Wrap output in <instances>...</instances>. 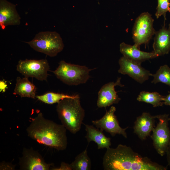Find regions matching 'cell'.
Instances as JSON below:
<instances>
[{
  "label": "cell",
  "mask_w": 170,
  "mask_h": 170,
  "mask_svg": "<svg viewBox=\"0 0 170 170\" xmlns=\"http://www.w3.org/2000/svg\"><path fill=\"white\" fill-rule=\"evenodd\" d=\"M102 165L105 170H166L167 167L153 162L134 152L129 146L119 144L109 147L104 154Z\"/></svg>",
  "instance_id": "obj_1"
},
{
  "label": "cell",
  "mask_w": 170,
  "mask_h": 170,
  "mask_svg": "<svg viewBox=\"0 0 170 170\" xmlns=\"http://www.w3.org/2000/svg\"><path fill=\"white\" fill-rule=\"evenodd\" d=\"M66 130L62 124L46 119L39 112L32 119L26 131L28 136L39 144L63 150L68 144Z\"/></svg>",
  "instance_id": "obj_2"
},
{
  "label": "cell",
  "mask_w": 170,
  "mask_h": 170,
  "mask_svg": "<svg viewBox=\"0 0 170 170\" xmlns=\"http://www.w3.org/2000/svg\"><path fill=\"white\" fill-rule=\"evenodd\" d=\"M56 111L62 124L71 133L81 129L85 116L79 95L74 98H65L57 103Z\"/></svg>",
  "instance_id": "obj_3"
},
{
  "label": "cell",
  "mask_w": 170,
  "mask_h": 170,
  "mask_svg": "<svg viewBox=\"0 0 170 170\" xmlns=\"http://www.w3.org/2000/svg\"><path fill=\"white\" fill-rule=\"evenodd\" d=\"M34 50L53 57L63 50L64 45L60 35L56 31H41L29 42H25Z\"/></svg>",
  "instance_id": "obj_4"
},
{
  "label": "cell",
  "mask_w": 170,
  "mask_h": 170,
  "mask_svg": "<svg viewBox=\"0 0 170 170\" xmlns=\"http://www.w3.org/2000/svg\"><path fill=\"white\" fill-rule=\"evenodd\" d=\"M57 68L53 71L56 77L69 85H77L86 83L90 77L92 69L84 65L68 63L61 60Z\"/></svg>",
  "instance_id": "obj_5"
},
{
  "label": "cell",
  "mask_w": 170,
  "mask_h": 170,
  "mask_svg": "<svg viewBox=\"0 0 170 170\" xmlns=\"http://www.w3.org/2000/svg\"><path fill=\"white\" fill-rule=\"evenodd\" d=\"M154 21L148 12L142 13L136 19L133 28L132 38L134 44L138 48L142 44L148 43L155 34Z\"/></svg>",
  "instance_id": "obj_6"
},
{
  "label": "cell",
  "mask_w": 170,
  "mask_h": 170,
  "mask_svg": "<svg viewBox=\"0 0 170 170\" xmlns=\"http://www.w3.org/2000/svg\"><path fill=\"white\" fill-rule=\"evenodd\" d=\"M158 122L152 130L151 137L153 146L157 153L163 156L170 143V130L168 126L169 115L166 114L156 115Z\"/></svg>",
  "instance_id": "obj_7"
},
{
  "label": "cell",
  "mask_w": 170,
  "mask_h": 170,
  "mask_svg": "<svg viewBox=\"0 0 170 170\" xmlns=\"http://www.w3.org/2000/svg\"><path fill=\"white\" fill-rule=\"evenodd\" d=\"M49 66L46 59L20 60L16 70L25 77H32L40 81L47 80Z\"/></svg>",
  "instance_id": "obj_8"
},
{
  "label": "cell",
  "mask_w": 170,
  "mask_h": 170,
  "mask_svg": "<svg viewBox=\"0 0 170 170\" xmlns=\"http://www.w3.org/2000/svg\"><path fill=\"white\" fill-rule=\"evenodd\" d=\"M19 164L22 170H48L53 165L47 163L40 153L32 147L23 148Z\"/></svg>",
  "instance_id": "obj_9"
},
{
  "label": "cell",
  "mask_w": 170,
  "mask_h": 170,
  "mask_svg": "<svg viewBox=\"0 0 170 170\" xmlns=\"http://www.w3.org/2000/svg\"><path fill=\"white\" fill-rule=\"evenodd\" d=\"M116 111V107L111 106L102 117L99 120H93L92 122L96 128L100 129L102 131L105 130L112 136L118 134L121 135L127 138V136L126 130L128 127L122 128L120 126L115 114Z\"/></svg>",
  "instance_id": "obj_10"
},
{
  "label": "cell",
  "mask_w": 170,
  "mask_h": 170,
  "mask_svg": "<svg viewBox=\"0 0 170 170\" xmlns=\"http://www.w3.org/2000/svg\"><path fill=\"white\" fill-rule=\"evenodd\" d=\"M120 68L118 72L127 75L137 82L144 83L151 76L150 71L141 66V63L131 60L123 56L118 61Z\"/></svg>",
  "instance_id": "obj_11"
},
{
  "label": "cell",
  "mask_w": 170,
  "mask_h": 170,
  "mask_svg": "<svg viewBox=\"0 0 170 170\" xmlns=\"http://www.w3.org/2000/svg\"><path fill=\"white\" fill-rule=\"evenodd\" d=\"M121 80V77H118L116 82H108L101 87L98 93L97 105L99 108H105L119 102L121 99L115 91V87L124 86Z\"/></svg>",
  "instance_id": "obj_12"
},
{
  "label": "cell",
  "mask_w": 170,
  "mask_h": 170,
  "mask_svg": "<svg viewBox=\"0 0 170 170\" xmlns=\"http://www.w3.org/2000/svg\"><path fill=\"white\" fill-rule=\"evenodd\" d=\"M20 17L15 5L6 0H0V26L2 29L10 25H19Z\"/></svg>",
  "instance_id": "obj_13"
},
{
  "label": "cell",
  "mask_w": 170,
  "mask_h": 170,
  "mask_svg": "<svg viewBox=\"0 0 170 170\" xmlns=\"http://www.w3.org/2000/svg\"><path fill=\"white\" fill-rule=\"evenodd\" d=\"M156 116L144 112L136 118L133 127L134 133L141 140H145L150 135L155 126Z\"/></svg>",
  "instance_id": "obj_14"
},
{
  "label": "cell",
  "mask_w": 170,
  "mask_h": 170,
  "mask_svg": "<svg viewBox=\"0 0 170 170\" xmlns=\"http://www.w3.org/2000/svg\"><path fill=\"white\" fill-rule=\"evenodd\" d=\"M153 52L158 56L168 54L170 51V27L164 26L155 33Z\"/></svg>",
  "instance_id": "obj_15"
},
{
  "label": "cell",
  "mask_w": 170,
  "mask_h": 170,
  "mask_svg": "<svg viewBox=\"0 0 170 170\" xmlns=\"http://www.w3.org/2000/svg\"><path fill=\"white\" fill-rule=\"evenodd\" d=\"M120 51L123 56L141 63L146 60L158 57L153 51L148 52L142 51L134 44L132 45L124 42L120 44Z\"/></svg>",
  "instance_id": "obj_16"
},
{
  "label": "cell",
  "mask_w": 170,
  "mask_h": 170,
  "mask_svg": "<svg viewBox=\"0 0 170 170\" xmlns=\"http://www.w3.org/2000/svg\"><path fill=\"white\" fill-rule=\"evenodd\" d=\"M82 124L85 126L86 135L85 137L88 143L91 141L94 142L97 144L98 149L110 147L111 145L110 138L106 137L103 131L93 125Z\"/></svg>",
  "instance_id": "obj_17"
},
{
  "label": "cell",
  "mask_w": 170,
  "mask_h": 170,
  "mask_svg": "<svg viewBox=\"0 0 170 170\" xmlns=\"http://www.w3.org/2000/svg\"><path fill=\"white\" fill-rule=\"evenodd\" d=\"M36 90V87L29 81L28 77H25L21 78L18 77L13 94L19 95L21 97L35 99Z\"/></svg>",
  "instance_id": "obj_18"
},
{
  "label": "cell",
  "mask_w": 170,
  "mask_h": 170,
  "mask_svg": "<svg viewBox=\"0 0 170 170\" xmlns=\"http://www.w3.org/2000/svg\"><path fill=\"white\" fill-rule=\"evenodd\" d=\"M164 97L157 92L143 91L140 92L137 99L139 101L150 104L155 107L163 105Z\"/></svg>",
  "instance_id": "obj_19"
},
{
  "label": "cell",
  "mask_w": 170,
  "mask_h": 170,
  "mask_svg": "<svg viewBox=\"0 0 170 170\" xmlns=\"http://www.w3.org/2000/svg\"><path fill=\"white\" fill-rule=\"evenodd\" d=\"M70 164L72 170H91V161L88 154L87 148L78 155Z\"/></svg>",
  "instance_id": "obj_20"
},
{
  "label": "cell",
  "mask_w": 170,
  "mask_h": 170,
  "mask_svg": "<svg viewBox=\"0 0 170 170\" xmlns=\"http://www.w3.org/2000/svg\"><path fill=\"white\" fill-rule=\"evenodd\" d=\"M78 95H71L62 93L49 92L43 95H37L36 98L39 100L46 104H52L58 103L65 98H75Z\"/></svg>",
  "instance_id": "obj_21"
},
{
  "label": "cell",
  "mask_w": 170,
  "mask_h": 170,
  "mask_svg": "<svg viewBox=\"0 0 170 170\" xmlns=\"http://www.w3.org/2000/svg\"><path fill=\"white\" fill-rule=\"evenodd\" d=\"M151 76L153 77L152 83L161 82L170 87V68L167 65L161 66L156 73Z\"/></svg>",
  "instance_id": "obj_22"
},
{
  "label": "cell",
  "mask_w": 170,
  "mask_h": 170,
  "mask_svg": "<svg viewBox=\"0 0 170 170\" xmlns=\"http://www.w3.org/2000/svg\"><path fill=\"white\" fill-rule=\"evenodd\" d=\"M157 2L155 16L158 19L163 15L166 20V14L170 9V0H157Z\"/></svg>",
  "instance_id": "obj_23"
},
{
  "label": "cell",
  "mask_w": 170,
  "mask_h": 170,
  "mask_svg": "<svg viewBox=\"0 0 170 170\" xmlns=\"http://www.w3.org/2000/svg\"><path fill=\"white\" fill-rule=\"evenodd\" d=\"M15 166L9 163L3 162L0 163V170H14Z\"/></svg>",
  "instance_id": "obj_24"
},
{
  "label": "cell",
  "mask_w": 170,
  "mask_h": 170,
  "mask_svg": "<svg viewBox=\"0 0 170 170\" xmlns=\"http://www.w3.org/2000/svg\"><path fill=\"white\" fill-rule=\"evenodd\" d=\"M51 170H72L70 164L62 162L59 167L52 168Z\"/></svg>",
  "instance_id": "obj_25"
},
{
  "label": "cell",
  "mask_w": 170,
  "mask_h": 170,
  "mask_svg": "<svg viewBox=\"0 0 170 170\" xmlns=\"http://www.w3.org/2000/svg\"><path fill=\"white\" fill-rule=\"evenodd\" d=\"M166 154L167 165L170 166V143L167 148Z\"/></svg>",
  "instance_id": "obj_26"
},
{
  "label": "cell",
  "mask_w": 170,
  "mask_h": 170,
  "mask_svg": "<svg viewBox=\"0 0 170 170\" xmlns=\"http://www.w3.org/2000/svg\"><path fill=\"white\" fill-rule=\"evenodd\" d=\"M163 104L166 105H170V93L164 97Z\"/></svg>",
  "instance_id": "obj_27"
},
{
  "label": "cell",
  "mask_w": 170,
  "mask_h": 170,
  "mask_svg": "<svg viewBox=\"0 0 170 170\" xmlns=\"http://www.w3.org/2000/svg\"><path fill=\"white\" fill-rule=\"evenodd\" d=\"M168 12H169L170 13V9H169Z\"/></svg>",
  "instance_id": "obj_28"
},
{
  "label": "cell",
  "mask_w": 170,
  "mask_h": 170,
  "mask_svg": "<svg viewBox=\"0 0 170 170\" xmlns=\"http://www.w3.org/2000/svg\"><path fill=\"white\" fill-rule=\"evenodd\" d=\"M169 119H170V117L169 118Z\"/></svg>",
  "instance_id": "obj_29"
},
{
  "label": "cell",
  "mask_w": 170,
  "mask_h": 170,
  "mask_svg": "<svg viewBox=\"0 0 170 170\" xmlns=\"http://www.w3.org/2000/svg\"></svg>",
  "instance_id": "obj_30"
}]
</instances>
